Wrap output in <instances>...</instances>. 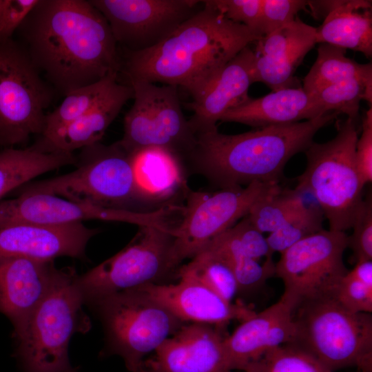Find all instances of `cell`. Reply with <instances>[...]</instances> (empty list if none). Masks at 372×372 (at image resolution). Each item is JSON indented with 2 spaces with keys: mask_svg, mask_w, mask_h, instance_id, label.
I'll list each match as a JSON object with an SVG mask.
<instances>
[{
  "mask_svg": "<svg viewBox=\"0 0 372 372\" xmlns=\"http://www.w3.org/2000/svg\"><path fill=\"white\" fill-rule=\"evenodd\" d=\"M202 8L153 48L121 52L127 79L180 86L196 95L240 51L258 38L202 1Z\"/></svg>",
  "mask_w": 372,
  "mask_h": 372,
  "instance_id": "7a4b0ae2",
  "label": "cell"
},
{
  "mask_svg": "<svg viewBox=\"0 0 372 372\" xmlns=\"http://www.w3.org/2000/svg\"><path fill=\"white\" fill-rule=\"evenodd\" d=\"M338 114L330 112L308 121L238 134H225L217 128L200 132L196 134V143L188 157L220 189L254 182L278 183L289 160L304 152L316 134Z\"/></svg>",
  "mask_w": 372,
  "mask_h": 372,
  "instance_id": "3957f363",
  "label": "cell"
},
{
  "mask_svg": "<svg viewBox=\"0 0 372 372\" xmlns=\"http://www.w3.org/2000/svg\"><path fill=\"white\" fill-rule=\"evenodd\" d=\"M223 327L185 323L145 360L150 372H231Z\"/></svg>",
  "mask_w": 372,
  "mask_h": 372,
  "instance_id": "2e32d148",
  "label": "cell"
},
{
  "mask_svg": "<svg viewBox=\"0 0 372 372\" xmlns=\"http://www.w3.org/2000/svg\"><path fill=\"white\" fill-rule=\"evenodd\" d=\"M254 50L249 45L240 51L209 81L188 104V120L195 134L217 128L216 123L229 110L247 101L250 85L255 83Z\"/></svg>",
  "mask_w": 372,
  "mask_h": 372,
  "instance_id": "ffe728a7",
  "label": "cell"
},
{
  "mask_svg": "<svg viewBox=\"0 0 372 372\" xmlns=\"http://www.w3.org/2000/svg\"><path fill=\"white\" fill-rule=\"evenodd\" d=\"M138 372H150V371H147V370L143 369L140 370V371H138Z\"/></svg>",
  "mask_w": 372,
  "mask_h": 372,
  "instance_id": "f6af8a7d",
  "label": "cell"
},
{
  "mask_svg": "<svg viewBox=\"0 0 372 372\" xmlns=\"http://www.w3.org/2000/svg\"><path fill=\"white\" fill-rule=\"evenodd\" d=\"M76 169L51 178L28 183L19 194H44L102 207L131 210L144 202L133 169V155L118 141L100 143L81 149ZM133 211V210H132Z\"/></svg>",
  "mask_w": 372,
  "mask_h": 372,
  "instance_id": "8992f818",
  "label": "cell"
},
{
  "mask_svg": "<svg viewBox=\"0 0 372 372\" xmlns=\"http://www.w3.org/2000/svg\"><path fill=\"white\" fill-rule=\"evenodd\" d=\"M229 229L249 257L257 261L264 257L266 259L272 258L273 253L267 238L252 225L247 216Z\"/></svg>",
  "mask_w": 372,
  "mask_h": 372,
  "instance_id": "f35d334b",
  "label": "cell"
},
{
  "mask_svg": "<svg viewBox=\"0 0 372 372\" xmlns=\"http://www.w3.org/2000/svg\"><path fill=\"white\" fill-rule=\"evenodd\" d=\"M327 112L342 113L357 123L360 103L364 100L372 103V87L353 79L328 85L313 93Z\"/></svg>",
  "mask_w": 372,
  "mask_h": 372,
  "instance_id": "d6a6232c",
  "label": "cell"
},
{
  "mask_svg": "<svg viewBox=\"0 0 372 372\" xmlns=\"http://www.w3.org/2000/svg\"><path fill=\"white\" fill-rule=\"evenodd\" d=\"M52 87L13 38L0 41V145L12 147L43 132Z\"/></svg>",
  "mask_w": 372,
  "mask_h": 372,
  "instance_id": "8fae6325",
  "label": "cell"
},
{
  "mask_svg": "<svg viewBox=\"0 0 372 372\" xmlns=\"http://www.w3.org/2000/svg\"><path fill=\"white\" fill-rule=\"evenodd\" d=\"M127 84L133 90L134 103L124 117L121 147L131 154L160 149L180 159L188 157L196 134L184 116L178 87L134 79Z\"/></svg>",
  "mask_w": 372,
  "mask_h": 372,
  "instance_id": "30bf717a",
  "label": "cell"
},
{
  "mask_svg": "<svg viewBox=\"0 0 372 372\" xmlns=\"http://www.w3.org/2000/svg\"><path fill=\"white\" fill-rule=\"evenodd\" d=\"M118 79V74H110L97 82L74 90L64 96L61 103L45 115L41 136L54 133L88 112L109 94Z\"/></svg>",
  "mask_w": 372,
  "mask_h": 372,
  "instance_id": "f546056e",
  "label": "cell"
},
{
  "mask_svg": "<svg viewBox=\"0 0 372 372\" xmlns=\"http://www.w3.org/2000/svg\"><path fill=\"white\" fill-rule=\"evenodd\" d=\"M133 94L130 85L118 81L109 94L88 112L54 133L41 136L33 146L47 152L73 153L100 143L124 105L133 99Z\"/></svg>",
  "mask_w": 372,
  "mask_h": 372,
  "instance_id": "cb8c5ba5",
  "label": "cell"
},
{
  "mask_svg": "<svg viewBox=\"0 0 372 372\" xmlns=\"http://www.w3.org/2000/svg\"><path fill=\"white\" fill-rule=\"evenodd\" d=\"M307 7V1L303 0H261L260 38L292 22Z\"/></svg>",
  "mask_w": 372,
  "mask_h": 372,
  "instance_id": "d590c367",
  "label": "cell"
},
{
  "mask_svg": "<svg viewBox=\"0 0 372 372\" xmlns=\"http://www.w3.org/2000/svg\"><path fill=\"white\" fill-rule=\"evenodd\" d=\"M97 229L83 223L46 225L14 222L0 225V258L19 256L54 260L67 256L85 259L90 240Z\"/></svg>",
  "mask_w": 372,
  "mask_h": 372,
  "instance_id": "e0dca14e",
  "label": "cell"
},
{
  "mask_svg": "<svg viewBox=\"0 0 372 372\" xmlns=\"http://www.w3.org/2000/svg\"><path fill=\"white\" fill-rule=\"evenodd\" d=\"M353 231L348 236V247L353 252V260L357 263L372 260V200L371 196L363 199L355 217Z\"/></svg>",
  "mask_w": 372,
  "mask_h": 372,
  "instance_id": "e575fe53",
  "label": "cell"
},
{
  "mask_svg": "<svg viewBox=\"0 0 372 372\" xmlns=\"http://www.w3.org/2000/svg\"><path fill=\"white\" fill-rule=\"evenodd\" d=\"M334 298L352 312L372 313V287L351 277L348 273L341 280Z\"/></svg>",
  "mask_w": 372,
  "mask_h": 372,
  "instance_id": "74e56055",
  "label": "cell"
},
{
  "mask_svg": "<svg viewBox=\"0 0 372 372\" xmlns=\"http://www.w3.org/2000/svg\"><path fill=\"white\" fill-rule=\"evenodd\" d=\"M245 371L250 372H332L311 353L290 343L267 351Z\"/></svg>",
  "mask_w": 372,
  "mask_h": 372,
  "instance_id": "1f68e13d",
  "label": "cell"
},
{
  "mask_svg": "<svg viewBox=\"0 0 372 372\" xmlns=\"http://www.w3.org/2000/svg\"><path fill=\"white\" fill-rule=\"evenodd\" d=\"M178 279L174 284H149L136 288L187 323L208 324L224 328L232 320L242 322L256 313L242 302L224 300L195 280L186 278Z\"/></svg>",
  "mask_w": 372,
  "mask_h": 372,
  "instance_id": "44dd1931",
  "label": "cell"
},
{
  "mask_svg": "<svg viewBox=\"0 0 372 372\" xmlns=\"http://www.w3.org/2000/svg\"><path fill=\"white\" fill-rule=\"evenodd\" d=\"M241 372H250V371H242Z\"/></svg>",
  "mask_w": 372,
  "mask_h": 372,
  "instance_id": "bcb514c9",
  "label": "cell"
},
{
  "mask_svg": "<svg viewBox=\"0 0 372 372\" xmlns=\"http://www.w3.org/2000/svg\"><path fill=\"white\" fill-rule=\"evenodd\" d=\"M355 158L361 181L364 186L372 181V108L365 112L362 120V133L358 136Z\"/></svg>",
  "mask_w": 372,
  "mask_h": 372,
  "instance_id": "ab89813d",
  "label": "cell"
},
{
  "mask_svg": "<svg viewBox=\"0 0 372 372\" xmlns=\"http://www.w3.org/2000/svg\"><path fill=\"white\" fill-rule=\"evenodd\" d=\"M133 155L136 185L144 202H166L188 190L180 158L160 149H149Z\"/></svg>",
  "mask_w": 372,
  "mask_h": 372,
  "instance_id": "484cf974",
  "label": "cell"
},
{
  "mask_svg": "<svg viewBox=\"0 0 372 372\" xmlns=\"http://www.w3.org/2000/svg\"><path fill=\"white\" fill-rule=\"evenodd\" d=\"M15 33L41 76L63 96L119 74L120 50L90 0H39Z\"/></svg>",
  "mask_w": 372,
  "mask_h": 372,
  "instance_id": "6da1fadb",
  "label": "cell"
},
{
  "mask_svg": "<svg viewBox=\"0 0 372 372\" xmlns=\"http://www.w3.org/2000/svg\"><path fill=\"white\" fill-rule=\"evenodd\" d=\"M347 273L351 277L372 287V260L355 263L354 268L349 271Z\"/></svg>",
  "mask_w": 372,
  "mask_h": 372,
  "instance_id": "b9f144b4",
  "label": "cell"
},
{
  "mask_svg": "<svg viewBox=\"0 0 372 372\" xmlns=\"http://www.w3.org/2000/svg\"><path fill=\"white\" fill-rule=\"evenodd\" d=\"M174 229L141 226L119 252L82 275L76 283L84 305L112 293L163 284L178 267L173 258Z\"/></svg>",
  "mask_w": 372,
  "mask_h": 372,
  "instance_id": "9c48e42d",
  "label": "cell"
},
{
  "mask_svg": "<svg viewBox=\"0 0 372 372\" xmlns=\"http://www.w3.org/2000/svg\"><path fill=\"white\" fill-rule=\"evenodd\" d=\"M280 187L278 183L254 182L215 192L187 191L182 218L173 231L176 264L192 258L247 216L258 200Z\"/></svg>",
  "mask_w": 372,
  "mask_h": 372,
  "instance_id": "7c38bea8",
  "label": "cell"
},
{
  "mask_svg": "<svg viewBox=\"0 0 372 372\" xmlns=\"http://www.w3.org/2000/svg\"><path fill=\"white\" fill-rule=\"evenodd\" d=\"M324 215L321 208L306 210L289 218L266 238L273 253L280 254L301 240L322 229Z\"/></svg>",
  "mask_w": 372,
  "mask_h": 372,
  "instance_id": "836d02e7",
  "label": "cell"
},
{
  "mask_svg": "<svg viewBox=\"0 0 372 372\" xmlns=\"http://www.w3.org/2000/svg\"><path fill=\"white\" fill-rule=\"evenodd\" d=\"M205 247L214 251L229 266L238 282L239 291L259 288L275 276L276 263L272 258L265 259L261 265L249 257L229 229Z\"/></svg>",
  "mask_w": 372,
  "mask_h": 372,
  "instance_id": "f1b7e54d",
  "label": "cell"
},
{
  "mask_svg": "<svg viewBox=\"0 0 372 372\" xmlns=\"http://www.w3.org/2000/svg\"><path fill=\"white\" fill-rule=\"evenodd\" d=\"M296 307V302L283 293L277 302L241 322L226 336L224 345L231 371H245L269 350L293 343Z\"/></svg>",
  "mask_w": 372,
  "mask_h": 372,
  "instance_id": "ac0fdd59",
  "label": "cell"
},
{
  "mask_svg": "<svg viewBox=\"0 0 372 372\" xmlns=\"http://www.w3.org/2000/svg\"><path fill=\"white\" fill-rule=\"evenodd\" d=\"M328 112L314 94L302 87H291L272 91L257 99L250 97L227 111L220 121L258 128L308 121Z\"/></svg>",
  "mask_w": 372,
  "mask_h": 372,
  "instance_id": "603a6c76",
  "label": "cell"
},
{
  "mask_svg": "<svg viewBox=\"0 0 372 372\" xmlns=\"http://www.w3.org/2000/svg\"><path fill=\"white\" fill-rule=\"evenodd\" d=\"M318 56L303 80L302 88L313 94L340 81L358 79L372 87L371 63H359L346 56V50L320 43Z\"/></svg>",
  "mask_w": 372,
  "mask_h": 372,
  "instance_id": "83f0119b",
  "label": "cell"
},
{
  "mask_svg": "<svg viewBox=\"0 0 372 372\" xmlns=\"http://www.w3.org/2000/svg\"><path fill=\"white\" fill-rule=\"evenodd\" d=\"M314 28L299 17L254 43V75L272 91L295 87L294 72L316 43Z\"/></svg>",
  "mask_w": 372,
  "mask_h": 372,
  "instance_id": "7402d4cb",
  "label": "cell"
},
{
  "mask_svg": "<svg viewBox=\"0 0 372 372\" xmlns=\"http://www.w3.org/2000/svg\"><path fill=\"white\" fill-rule=\"evenodd\" d=\"M39 0H3L0 11V41L12 39Z\"/></svg>",
  "mask_w": 372,
  "mask_h": 372,
  "instance_id": "60d3db41",
  "label": "cell"
},
{
  "mask_svg": "<svg viewBox=\"0 0 372 372\" xmlns=\"http://www.w3.org/2000/svg\"><path fill=\"white\" fill-rule=\"evenodd\" d=\"M107 21L121 52L156 45L203 7L198 0H90Z\"/></svg>",
  "mask_w": 372,
  "mask_h": 372,
  "instance_id": "5bb4252c",
  "label": "cell"
},
{
  "mask_svg": "<svg viewBox=\"0 0 372 372\" xmlns=\"http://www.w3.org/2000/svg\"><path fill=\"white\" fill-rule=\"evenodd\" d=\"M371 1L335 0L316 28V43H327L372 56Z\"/></svg>",
  "mask_w": 372,
  "mask_h": 372,
  "instance_id": "d4e9b609",
  "label": "cell"
},
{
  "mask_svg": "<svg viewBox=\"0 0 372 372\" xmlns=\"http://www.w3.org/2000/svg\"><path fill=\"white\" fill-rule=\"evenodd\" d=\"M176 275L199 282L228 302H231L239 292L238 282L229 266L207 247L180 267Z\"/></svg>",
  "mask_w": 372,
  "mask_h": 372,
  "instance_id": "4dcf8cb0",
  "label": "cell"
},
{
  "mask_svg": "<svg viewBox=\"0 0 372 372\" xmlns=\"http://www.w3.org/2000/svg\"><path fill=\"white\" fill-rule=\"evenodd\" d=\"M54 260L0 258V313L13 327L14 340L23 333L57 273Z\"/></svg>",
  "mask_w": 372,
  "mask_h": 372,
  "instance_id": "d6986e66",
  "label": "cell"
},
{
  "mask_svg": "<svg viewBox=\"0 0 372 372\" xmlns=\"http://www.w3.org/2000/svg\"><path fill=\"white\" fill-rule=\"evenodd\" d=\"M73 268L59 269L45 298L15 340L14 356L23 372H65L68 348L76 333L90 329Z\"/></svg>",
  "mask_w": 372,
  "mask_h": 372,
  "instance_id": "277c9868",
  "label": "cell"
},
{
  "mask_svg": "<svg viewBox=\"0 0 372 372\" xmlns=\"http://www.w3.org/2000/svg\"><path fill=\"white\" fill-rule=\"evenodd\" d=\"M87 306L102 324L105 353L120 356L130 372L143 369L145 357L187 323L137 288L112 293Z\"/></svg>",
  "mask_w": 372,
  "mask_h": 372,
  "instance_id": "ba28073f",
  "label": "cell"
},
{
  "mask_svg": "<svg viewBox=\"0 0 372 372\" xmlns=\"http://www.w3.org/2000/svg\"><path fill=\"white\" fill-rule=\"evenodd\" d=\"M293 320V344L331 371L355 366L360 372H372L371 313L352 312L327 298L300 303Z\"/></svg>",
  "mask_w": 372,
  "mask_h": 372,
  "instance_id": "52a82bcc",
  "label": "cell"
},
{
  "mask_svg": "<svg viewBox=\"0 0 372 372\" xmlns=\"http://www.w3.org/2000/svg\"><path fill=\"white\" fill-rule=\"evenodd\" d=\"M336 127L333 138L322 143L313 141L304 152L307 166L296 188L314 196L330 230L345 232L352 227L364 199V185L355 158L357 123L347 118L338 121Z\"/></svg>",
  "mask_w": 372,
  "mask_h": 372,
  "instance_id": "5b68a950",
  "label": "cell"
},
{
  "mask_svg": "<svg viewBox=\"0 0 372 372\" xmlns=\"http://www.w3.org/2000/svg\"><path fill=\"white\" fill-rule=\"evenodd\" d=\"M176 214L177 209L172 205L138 211L94 206L44 194H19L14 198L0 201V225L30 222L56 225L101 220L170 229Z\"/></svg>",
  "mask_w": 372,
  "mask_h": 372,
  "instance_id": "9a60e30c",
  "label": "cell"
},
{
  "mask_svg": "<svg viewBox=\"0 0 372 372\" xmlns=\"http://www.w3.org/2000/svg\"><path fill=\"white\" fill-rule=\"evenodd\" d=\"M65 372H78V371L76 369L71 367L69 369H68L67 371H65Z\"/></svg>",
  "mask_w": 372,
  "mask_h": 372,
  "instance_id": "7bdbcfd3",
  "label": "cell"
},
{
  "mask_svg": "<svg viewBox=\"0 0 372 372\" xmlns=\"http://www.w3.org/2000/svg\"><path fill=\"white\" fill-rule=\"evenodd\" d=\"M3 3V0H0V11H1V10Z\"/></svg>",
  "mask_w": 372,
  "mask_h": 372,
  "instance_id": "ee69618b",
  "label": "cell"
},
{
  "mask_svg": "<svg viewBox=\"0 0 372 372\" xmlns=\"http://www.w3.org/2000/svg\"><path fill=\"white\" fill-rule=\"evenodd\" d=\"M227 19L247 27L258 39L261 0H205Z\"/></svg>",
  "mask_w": 372,
  "mask_h": 372,
  "instance_id": "8d00e7d4",
  "label": "cell"
},
{
  "mask_svg": "<svg viewBox=\"0 0 372 372\" xmlns=\"http://www.w3.org/2000/svg\"><path fill=\"white\" fill-rule=\"evenodd\" d=\"M347 247L344 231L322 229L288 248L275 268V276L285 285L283 293L297 306L305 301L334 298L349 271L343 260Z\"/></svg>",
  "mask_w": 372,
  "mask_h": 372,
  "instance_id": "4fadbf2b",
  "label": "cell"
},
{
  "mask_svg": "<svg viewBox=\"0 0 372 372\" xmlns=\"http://www.w3.org/2000/svg\"><path fill=\"white\" fill-rule=\"evenodd\" d=\"M74 153L47 152L34 146L5 148L0 152V199L44 173L74 165Z\"/></svg>",
  "mask_w": 372,
  "mask_h": 372,
  "instance_id": "4316f807",
  "label": "cell"
}]
</instances>
